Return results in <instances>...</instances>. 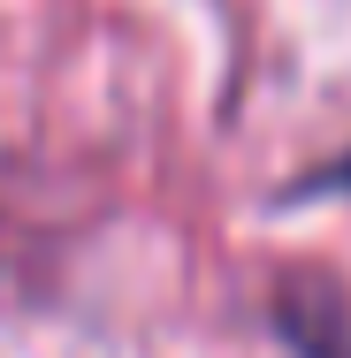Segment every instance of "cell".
<instances>
[{
    "label": "cell",
    "mask_w": 351,
    "mask_h": 358,
    "mask_svg": "<svg viewBox=\"0 0 351 358\" xmlns=\"http://www.w3.org/2000/svg\"><path fill=\"white\" fill-rule=\"evenodd\" d=\"M329 183H336V191H351V160H344V168H329Z\"/></svg>",
    "instance_id": "6da1fadb"
}]
</instances>
